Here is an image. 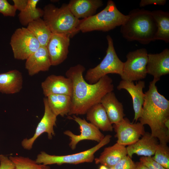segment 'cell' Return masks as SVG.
<instances>
[{
	"label": "cell",
	"mask_w": 169,
	"mask_h": 169,
	"mask_svg": "<svg viewBox=\"0 0 169 169\" xmlns=\"http://www.w3.org/2000/svg\"><path fill=\"white\" fill-rule=\"evenodd\" d=\"M79 125L80 134L79 135L74 134L69 130H66L64 134L69 136L70 140L69 146L74 150L77 145L81 141L90 140L99 142L105 137L100 130L90 123L87 122L85 119L73 115L72 118Z\"/></svg>",
	"instance_id": "obj_12"
},
{
	"label": "cell",
	"mask_w": 169,
	"mask_h": 169,
	"mask_svg": "<svg viewBox=\"0 0 169 169\" xmlns=\"http://www.w3.org/2000/svg\"><path fill=\"white\" fill-rule=\"evenodd\" d=\"M43 102L44 107V115L37 125L33 136L29 139L25 138L22 141V146L25 149L31 150L35 140L44 133H47L49 139H51L55 135L54 127L56 125L57 116L50 109L47 97L44 98Z\"/></svg>",
	"instance_id": "obj_11"
},
{
	"label": "cell",
	"mask_w": 169,
	"mask_h": 169,
	"mask_svg": "<svg viewBox=\"0 0 169 169\" xmlns=\"http://www.w3.org/2000/svg\"><path fill=\"white\" fill-rule=\"evenodd\" d=\"M85 68L79 64L70 67L66 72L67 77L72 82L71 104L69 115L85 114L93 105L100 103L107 93L113 91L114 86L112 79L105 75L94 84H90L83 76Z\"/></svg>",
	"instance_id": "obj_1"
},
{
	"label": "cell",
	"mask_w": 169,
	"mask_h": 169,
	"mask_svg": "<svg viewBox=\"0 0 169 169\" xmlns=\"http://www.w3.org/2000/svg\"><path fill=\"white\" fill-rule=\"evenodd\" d=\"M145 87V82L143 80L138 81L135 84L133 81L123 80L117 87L118 90H126L131 96L135 113L133 121H135V122L138 120L141 114L145 96L143 89Z\"/></svg>",
	"instance_id": "obj_15"
},
{
	"label": "cell",
	"mask_w": 169,
	"mask_h": 169,
	"mask_svg": "<svg viewBox=\"0 0 169 169\" xmlns=\"http://www.w3.org/2000/svg\"><path fill=\"white\" fill-rule=\"evenodd\" d=\"M135 164L136 167L135 169H149L140 161L135 163Z\"/></svg>",
	"instance_id": "obj_36"
},
{
	"label": "cell",
	"mask_w": 169,
	"mask_h": 169,
	"mask_svg": "<svg viewBox=\"0 0 169 169\" xmlns=\"http://www.w3.org/2000/svg\"><path fill=\"white\" fill-rule=\"evenodd\" d=\"M70 38L66 35L52 33L46 46L52 65L60 64L66 59Z\"/></svg>",
	"instance_id": "obj_13"
},
{
	"label": "cell",
	"mask_w": 169,
	"mask_h": 169,
	"mask_svg": "<svg viewBox=\"0 0 169 169\" xmlns=\"http://www.w3.org/2000/svg\"><path fill=\"white\" fill-rule=\"evenodd\" d=\"M86 114L87 120L100 130L107 131H113V125L101 103L93 105L88 110Z\"/></svg>",
	"instance_id": "obj_23"
},
{
	"label": "cell",
	"mask_w": 169,
	"mask_h": 169,
	"mask_svg": "<svg viewBox=\"0 0 169 169\" xmlns=\"http://www.w3.org/2000/svg\"><path fill=\"white\" fill-rule=\"evenodd\" d=\"M117 143L125 146L137 141L145 133L144 126L140 122L131 123L127 118L113 125Z\"/></svg>",
	"instance_id": "obj_10"
},
{
	"label": "cell",
	"mask_w": 169,
	"mask_h": 169,
	"mask_svg": "<svg viewBox=\"0 0 169 169\" xmlns=\"http://www.w3.org/2000/svg\"><path fill=\"white\" fill-rule=\"evenodd\" d=\"M165 127L168 130H169V118H167L165 120L164 123Z\"/></svg>",
	"instance_id": "obj_37"
},
{
	"label": "cell",
	"mask_w": 169,
	"mask_h": 169,
	"mask_svg": "<svg viewBox=\"0 0 169 169\" xmlns=\"http://www.w3.org/2000/svg\"><path fill=\"white\" fill-rule=\"evenodd\" d=\"M103 5L101 0H71L68 4L71 12L79 19L95 15L98 9Z\"/></svg>",
	"instance_id": "obj_19"
},
{
	"label": "cell",
	"mask_w": 169,
	"mask_h": 169,
	"mask_svg": "<svg viewBox=\"0 0 169 169\" xmlns=\"http://www.w3.org/2000/svg\"><path fill=\"white\" fill-rule=\"evenodd\" d=\"M152 159L166 169H169V148L167 144L159 143Z\"/></svg>",
	"instance_id": "obj_29"
},
{
	"label": "cell",
	"mask_w": 169,
	"mask_h": 169,
	"mask_svg": "<svg viewBox=\"0 0 169 169\" xmlns=\"http://www.w3.org/2000/svg\"><path fill=\"white\" fill-rule=\"evenodd\" d=\"M108 47L106 54L100 63L95 67L88 69L85 78L90 84H94L103 76L109 74H122L124 62L118 57L114 46L112 38L106 36Z\"/></svg>",
	"instance_id": "obj_6"
},
{
	"label": "cell",
	"mask_w": 169,
	"mask_h": 169,
	"mask_svg": "<svg viewBox=\"0 0 169 169\" xmlns=\"http://www.w3.org/2000/svg\"><path fill=\"white\" fill-rule=\"evenodd\" d=\"M13 1L16 10L20 12L25 9L28 2V0H13Z\"/></svg>",
	"instance_id": "obj_35"
},
{
	"label": "cell",
	"mask_w": 169,
	"mask_h": 169,
	"mask_svg": "<svg viewBox=\"0 0 169 169\" xmlns=\"http://www.w3.org/2000/svg\"><path fill=\"white\" fill-rule=\"evenodd\" d=\"M111 136L107 135L97 144L86 151L74 154L67 155H50L41 151L38 155L35 161L38 164L46 165L63 164H76L84 162H92L95 159V153L102 147L109 143Z\"/></svg>",
	"instance_id": "obj_7"
},
{
	"label": "cell",
	"mask_w": 169,
	"mask_h": 169,
	"mask_svg": "<svg viewBox=\"0 0 169 169\" xmlns=\"http://www.w3.org/2000/svg\"><path fill=\"white\" fill-rule=\"evenodd\" d=\"M166 2V0H141L139 3V6L140 7L153 4L163 6Z\"/></svg>",
	"instance_id": "obj_34"
},
{
	"label": "cell",
	"mask_w": 169,
	"mask_h": 169,
	"mask_svg": "<svg viewBox=\"0 0 169 169\" xmlns=\"http://www.w3.org/2000/svg\"><path fill=\"white\" fill-rule=\"evenodd\" d=\"M14 164L7 156L0 155V169H15Z\"/></svg>",
	"instance_id": "obj_33"
},
{
	"label": "cell",
	"mask_w": 169,
	"mask_h": 169,
	"mask_svg": "<svg viewBox=\"0 0 169 169\" xmlns=\"http://www.w3.org/2000/svg\"><path fill=\"white\" fill-rule=\"evenodd\" d=\"M10 44L14 58L26 60L40 47L38 41L27 28H18L11 36Z\"/></svg>",
	"instance_id": "obj_9"
},
{
	"label": "cell",
	"mask_w": 169,
	"mask_h": 169,
	"mask_svg": "<svg viewBox=\"0 0 169 169\" xmlns=\"http://www.w3.org/2000/svg\"><path fill=\"white\" fill-rule=\"evenodd\" d=\"M48 105L57 116L69 115L71 104V97L64 95H50L47 97Z\"/></svg>",
	"instance_id": "obj_24"
},
{
	"label": "cell",
	"mask_w": 169,
	"mask_h": 169,
	"mask_svg": "<svg viewBox=\"0 0 169 169\" xmlns=\"http://www.w3.org/2000/svg\"><path fill=\"white\" fill-rule=\"evenodd\" d=\"M52 66L46 47L40 46L26 60L25 68L28 74L33 76L41 71H47Z\"/></svg>",
	"instance_id": "obj_17"
},
{
	"label": "cell",
	"mask_w": 169,
	"mask_h": 169,
	"mask_svg": "<svg viewBox=\"0 0 169 169\" xmlns=\"http://www.w3.org/2000/svg\"><path fill=\"white\" fill-rule=\"evenodd\" d=\"M39 1V0H28L26 7L18 15L19 20L21 25L27 26L31 22L43 17V9L37 7Z\"/></svg>",
	"instance_id": "obj_27"
},
{
	"label": "cell",
	"mask_w": 169,
	"mask_h": 169,
	"mask_svg": "<svg viewBox=\"0 0 169 169\" xmlns=\"http://www.w3.org/2000/svg\"><path fill=\"white\" fill-rule=\"evenodd\" d=\"M9 158L14 164L15 169H50L49 166L38 163L28 157L11 156Z\"/></svg>",
	"instance_id": "obj_28"
},
{
	"label": "cell",
	"mask_w": 169,
	"mask_h": 169,
	"mask_svg": "<svg viewBox=\"0 0 169 169\" xmlns=\"http://www.w3.org/2000/svg\"><path fill=\"white\" fill-rule=\"evenodd\" d=\"M158 144L156 138L151 133L145 132L137 141L126 147L127 156L131 158L134 154L151 157L154 155Z\"/></svg>",
	"instance_id": "obj_18"
},
{
	"label": "cell",
	"mask_w": 169,
	"mask_h": 169,
	"mask_svg": "<svg viewBox=\"0 0 169 169\" xmlns=\"http://www.w3.org/2000/svg\"><path fill=\"white\" fill-rule=\"evenodd\" d=\"M100 103L104 107L112 124L118 123L124 118L125 115L123 105L117 100L113 91L104 95Z\"/></svg>",
	"instance_id": "obj_22"
},
{
	"label": "cell",
	"mask_w": 169,
	"mask_h": 169,
	"mask_svg": "<svg viewBox=\"0 0 169 169\" xmlns=\"http://www.w3.org/2000/svg\"><path fill=\"white\" fill-rule=\"evenodd\" d=\"M27 28L37 39L40 46L46 47L52 33L43 19L40 18L31 22Z\"/></svg>",
	"instance_id": "obj_26"
},
{
	"label": "cell",
	"mask_w": 169,
	"mask_h": 169,
	"mask_svg": "<svg viewBox=\"0 0 169 169\" xmlns=\"http://www.w3.org/2000/svg\"><path fill=\"white\" fill-rule=\"evenodd\" d=\"M148 53L145 48H141L129 52L127 60L124 62L122 80L129 81H139L146 78Z\"/></svg>",
	"instance_id": "obj_8"
},
{
	"label": "cell",
	"mask_w": 169,
	"mask_h": 169,
	"mask_svg": "<svg viewBox=\"0 0 169 169\" xmlns=\"http://www.w3.org/2000/svg\"><path fill=\"white\" fill-rule=\"evenodd\" d=\"M140 161L149 169H166L160 164L154 161L151 156H142Z\"/></svg>",
	"instance_id": "obj_32"
},
{
	"label": "cell",
	"mask_w": 169,
	"mask_h": 169,
	"mask_svg": "<svg viewBox=\"0 0 169 169\" xmlns=\"http://www.w3.org/2000/svg\"><path fill=\"white\" fill-rule=\"evenodd\" d=\"M99 169H108V168L105 166L102 165L100 166Z\"/></svg>",
	"instance_id": "obj_38"
},
{
	"label": "cell",
	"mask_w": 169,
	"mask_h": 169,
	"mask_svg": "<svg viewBox=\"0 0 169 169\" xmlns=\"http://www.w3.org/2000/svg\"><path fill=\"white\" fill-rule=\"evenodd\" d=\"M17 10L13 5L10 4L6 0H0V13L4 16L14 17Z\"/></svg>",
	"instance_id": "obj_30"
},
{
	"label": "cell",
	"mask_w": 169,
	"mask_h": 169,
	"mask_svg": "<svg viewBox=\"0 0 169 169\" xmlns=\"http://www.w3.org/2000/svg\"><path fill=\"white\" fill-rule=\"evenodd\" d=\"M127 155L125 146L116 143L111 146L105 148L100 156L95 158L94 160L96 164H100L110 168Z\"/></svg>",
	"instance_id": "obj_21"
},
{
	"label": "cell",
	"mask_w": 169,
	"mask_h": 169,
	"mask_svg": "<svg viewBox=\"0 0 169 169\" xmlns=\"http://www.w3.org/2000/svg\"><path fill=\"white\" fill-rule=\"evenodd\" d=\"M154 80L150 82L149 89L145 92V99L139 120L142 125L150 127L151 136L167 144L169 141V130L164 123L169 118V101L158 91Z\"/></svg>",
	"instance_id": "obj_2"
},
{
	"label": "cell",
	"mask_w": 169,
	"mask_h": 169,
	"mask_svg": "<svg viewBox=\"0 0 169 169\" xmlns=\"http://www.w3.org/2000/svg\"><path fill=\"white\" fill-rule=\"evenodd\" d=\"M128 15V20L120 26V32L124 38L142 44L155 41L157 28L151 11L136 8L131 11Z\"/></svg>",
	"instance_id": "obj_3"
},
{
	"label": "cell",
	"mask_w": 169,
	"mask_h": 169,
	"mask_svg": "<svg viewBox=\"0 0 169 169\" xmlns=\"http://www.w3.org/2000/svg\"><path fill=\"white\" fill-rule=\"evenodd\" d=\"M23 84L21 73L14 69L0 74V92L7 94H13L19 92Z\"/></svg>",
	"instance_id": "obj_20"
},
{
	"label": "cell",
	"mask_w": 169,
	"mask_h": 169,
	"mask_svg": "<svg viewBox=\"0 0 169 169\" xmlns=\"http://www.w3.org/2000/svg\"><path fill=\"white\" fill-rule=\"evenodd\" d=\"M147 74L154 77L157 82L161 77L169 74V50L164 49L158 54H148L146 66Z\"/></svg>",
	"instance_id": "obj_16"
},
{
	"label": "cell",
	"mask_w": 169,
	"mask_h": 169,
	"mask_svg": "<svg viewBox=\"0 0 169 169\" xmlns=\"http://www.w3.org/2000/svg\"><path fill=\"white\" fill-rule=\"evenodd\" d=\"M45 97L52 95H64L71 97L73 87L71 80L62 75L51 74L48 76L41 84Z\"/></svg>",
	"instance_id": "obj_14"
},
{
	"label": "cell",
	"mask_w": 169,
	"mask_h": 169,
	"mask_svg": "<svg viewBox=\"0 0 169 169\" xmlns=\"http://www.w3.org/2000/svg\"><path fill=\"white\" fill-rule=\"evenodd\" d=\"M113 167L115 169H135L136 164L131 158L127 155Z\"/></svg>",
	"instance_id": "obj_31"
},
{
	"label": "cell",
	"mask_w": 169,
	"mask_h": 169,
	"mask_svg": "<svg viewBox=\"0 0 169 169\" xmlns=\"http://www.w3.org/2000/svg\"><path fill=\"white\" fill-rule=\"evenodd\" d=\"M43 10V19L52 33L63 34L71 38L79 32L78 27L80 19L72 13L68 4L63 3L58 8L49 4Z\"/></svg>",
	"instance_id": "obj_5"
},
{
	"label": "cell",
	"mask_w": 169,
	"mask_h": 169,
	"mask_svg": "<svg viewBox=\"0 0 169 169\" xmlns=\"http://www.w3.org/2000/svg\"><path fill=\"white\" fill-rule=\"evenodd\" d=\"M117 8L115 3L108 0L100 12L89 18L80 20L78 30L82 33L94 31L107 32L124 24L129 18Z\"/></svg>",
	"instance_id": "obj_4"
},
{
	"label": "cell",
	"mask_w": 169,
	"mask_h": 169,
	"mask_svg": "<svg viewBox=\"0 0 169 169\" xmlns=\"http://www.w3.org/2000/svg\"><path fill=\"white\" fill-rule=\"evenodd\" d=\"M156 23L157 31L154 40H161L166 43L169 42V13L161 10L151 11Z\"/></svg>",
	"instance_id": "obj_25"
},
{
	"label": "cell",
	"mask_w": 169,
	"mask_h": 169,
	"mask_svg": "<svg viewBox=\"0 0 169 169\" xmlns=\"http://www.w3.org/2000/svg\"><path fill=\"white\" fill-rule=\"evenodd\" d=\"M110 169H115L113 167H111V168H110Z\"/></svg>",
	"instance_id": "obj_39"
}]
</instances>
